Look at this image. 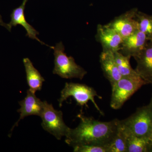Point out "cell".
<instances>
[{
  "mask_svg": "<svg viewBox=\"0 0 152 152\" xmlns=\"http://www.w3.org/2000/svg\"><path fill=\"white\" fill-rule=\"evenodd\" d=\"M77 117L80 124L75 129L70 128L66 137V142L73 148L81 145L108 146L118 132L120 120L117 119L100 121L82 113Z\"/></svg>",
  "mask_w": 152,
  "mask_h": 152,
  "instance_id": "6da1fadb",
  "label": "cell"
},
{
  "mask_svg": "<svg viewBox=\"0 0 152 152\" xmlns=\"http://www.w3.org/2000/svg\"><path fill=\"white\" fill-rule=\"evenodd\" d=\"M119 125L127 136L148 137L152 126V96L149 103L138 108L127 118L120 120Z\"/></svg>",
  "mask_w": 152,
  "mask_h": 152,
  "instance_id": "7a4b0ae2",
  "label": "cell"
},
{
  "mask_svg": "<svg viewBox=\"0 0 152 152\" xmlns=\"http://www.w3.org/2000/svg\"><path fill=\"white\" fill-rule=\"evenodd\" d=\"M53 50L55 57L53 73L64 79L83 78L87 71L77 64L72 57L67 56L61 42L56 44Z\"/></svg>",
  "mask_w": 152,
  "mask_h": 152,
  "instance_id": "3957f363",
  "label": "cell"
},
{
  "mask_svg": "<svg viewBox=\"0 0 152 152\" xmlns=\"http://www.w3.org/2000/svg\"><path fill=\"white\" fill-rule=\"evenodd\" d=\"M70 97H73L77 104L82 107L84 106L88 107V103L89 101H91L99 113L102 115H104L95 100V97H98L100 99L102 97L92 87L83 84L66 83L64 88L61 91V97L58 99L60 107L62 106L63 103Z\"/></svg>",
  "mask_w": 152,
  "mask_h": 152,
  "instance_id": "277c9868",
  "label": "cell"
},
{
  "mask_svg": "<svg viewBox=\"0 0 152 152\" xmlns=\"http://www.w3.org/2000/svg\"><path fill=\"white\" fill-rule=\"evenodd\" d=\"M146 84L147 83L140 76L122 77L112 86L111 107L114 110L121 108L131 96Z\"/></svg>",
  "mask_w": 152,
  "mask_h": 152,
  "instance_id": "5b68a950",
  "label": "cell"
},
{
  "mask_svg": "<svg viewBox=\"0 0 152 152\" xmlns=\"http://www.w3.org/2000/svg\"><path fill=\"white\" fill-rule=\"evenodd\" d=\"M40 117L42 121L43 129L57 140H61L62 137L67 135L70 128L65 124L62 112L55 110L52 104L44 101L43 110Z\"/></svg>",
  "mask_w": 152,
  "mask_h": 152,
  "instance_id": "8992f818",
  "label": "cell"
},
{
  "mask_svg": "<svg viewBox=\"0 0 152 152\" xmlns=\"http://www.w3.org/2000/svg\"><path fill=\"white\" fill-rule=\"evenodd\" d=\"M96 39L100 43L103 52L114 53L119 51L123 38L115 30L107 24H99Z\"/></svg>",
  "mask_w": 152,
  "mask_h": 152,
  "instance_id": "52a82bcc",
  "label": "cell"
},
{
  "mask_svg": "<svg viewBox=\"0 0 152 152\" xmlns=\"http://www.w3.org/2000/svg\"><path fill=\"white\" fill-rule=\"evenodd\" d=\"M138 11L137 8L131 9L115 18L107 25L124 39L138 30V23L136 18Z\"/></svg>",
  "mask_w": 152,
  "mask_h": 152,
  "instance_id": "ba28073f",
  "label": "cell"
},
{
  "mask_svg": "<svg viewBox=\"0 0 152 152\" xmlns=\"http://www.w3.org/2000/svg\"><path fill=\"white\" fill-rule=\"evenodd\" d=\"M148 41L144 33L137 30L124 39L119 52L124 56L134 58L142 51Z\"/></svg>",
  "mask_w": 152,
  "mask_h": 152,
  "instance_id": "9c48e42d",
  "label": "cell"
},
{
  "mask_svg": "<svg viewBox=\"0 0 152 152\" xmlns=\"http://www.w3.org/2000/svg\"><path fill=\"white\" fill-rule=\"evenodd\" d=\"M134 58L137 63L136 72L147 84H152V40L148 41L142 51Z\"/></svg>",
  "mask_w": 152,
  "mask_h": 152,
  "instance_id": "30bf717a",
  "label": "cell"
},
{
  "mask_svg": "<svg viewBox=\"0 0 152 152\" xmlns=\"http://www.w3.org/2000/svg\"><path fill=\"white\" fill-rule=\"evenodd\" d=\"M19 103L21 106L20 108L18 110V112L20 114V118L13 126L12 131L15 126H18L19 122L25 117L33 115L41 117L43 110L44 102H42L36 96L35 94L29 89L27 91L26 97L20 101Z\"/></svg>",
  "mask_w": 152,
  "mask_h": 152,
  "instance_id": "8fae6325",
  "label": "cell"
},
{
  "mask_svg": "<svg viewBox=\"0 0 152 152\" xmlns=\"http://www.w3.org/2000/svg\"><path fill=\"white\" fill-rule=\"evenodd\" d=\"M28 1V0H23L20 7L14 9L13 10L11 15L10 22L8 24L10 29L9 31H11L12 27H15L18 25H21L26 31V36L29 38L35 39L39 42L42 45H45L50 47L51 49H53L54 47L50 46L48 45H47L37 37V36L39 35V33L27 21L25 17L24 12L26 5Z\"/></svg>",
  "mask_w": 152,
  "mask_h": 152,
  "instance_id": "7c38bea8",
  "label": "cell"
},
{
  "mask_svg": "<svg viewBox=\"0 0 152 152\" xmlns=\"http://www.w3.org/2000/svg\"><path fill=\"white\" fill-rule=\"evenodd\" d=\"M100 62L104 75L112 86L122 77L117 66L113 53L102 52Z\"/></svg>",
  "mask_w": 152,
  "mask_h": 152,
  "instance_id": "4fadbf2b",
  "label": "cell"
},
{
  "mask_svg": "<svg viewBox=\"0 0 152 152\" xmlns=\"http://www.w3.org/2000/svg\"><path fill=\"white\" fill-rule=\"evenodd\" d=\"M24 65L27 81L29 87L31 91L35 94L37 91L42 89L43 83L45 79L41 75L39 72L33 65L32 63L28 58H25L23 59Z\"/></svg>",
  "mask_w": 152,
  "mask_h": 152,
  "instance_id": "5bb4252c",
  "label": "cell"
},
{
  "mask_svg": "<svg viewBox=\"0 0 152 152\" xmlns=\"http://www.w3.org/2000/svg\"><path fill=\"white\" fill-rule=\"evenodd\" d=\"M127 152H152V142L146 137L128 136Z\"/></svg>",
  "mask_w": 152,
  "mask_h": 152,
  "instance_id": "9a60e30c",
  "label": "cell"
},
{
  "mask_svg": "<svg viewBox=\"0 0 152 152\" xmlns=\"http://www.w3.org/2000/svg\"><path fill=\"white\" fill-rule=\"evenodd\" d=\"M117 66L121 75L122 77H136L140 76L131 66L130 60L131 57L124 56L118 51L114 53Z\"/></svg>",
  "mask_w": 152,
  "mask_h": 152,
  "instance_id": "2e32d148",
  "label": "cell"
},
{
  "mask_svg": "<svg viewBox=\"0 0 152 152\" xmlns=\"http://www.w3.org/2000/svg\"><path fill=\"white\" fill-rule=\"evenodd\" d=\"M127 136L119 126L116 135L109 145V152H127Z\"/></svg>",
  "mask_w": 152,
  "mask_h": 152,
  "instance_id": "e0dca14e",
  "label": "cell"
},
{
  "mask_svg": "<svg viewBox=\"0 0 152 152\" xmlns=\"http://www.w3.org/2000/svg\"><path fill=\"white\" fill-rule=\"evenodd\" d=\"M136 18L138 23V30L144 33L149 41L152 40V15L138 11Z\"/></svg>",
  "mask_w": 152,
  "mask_h": 152,
  "instance_id": "ac0fdd59",
  "label": "cell"
},
{
  "mask_svg": "<svg viewBox=\"0 0 152 152\" xmlns=\"http://www.w3.org/2000/svg\"><path fill=\"white\" fill-rule=\"evenodd\" d=\"M73 148L75 152H109L108 147L105 146H78Z\"/></svg>",
  "mask_w": 152,
  "mask_h": 152,
  "instance_id": "d6986e66",
  "label": "cell"
},
{
  "mask_svg": "<svg viewBox=\"0 0 152 152\" xmlns=\"http://www.w3.org/2000/svg\"><path fill=\"white\" fill-rule=\"evenodd\" d=\"M0 25H1L3 26L4 27L7 29L8 28L7 24L5 23L3 21L2 19V18L1 15H0Z\"/></svg>",
  "mask_w": 152,
  "mask_h": 152,
  "instance_id": "ffe728a7",
  "label": "cell"
},
{
  "mask_svg": "<svg viewBox=\"0 0 152 152\" xmlns=\"http://www.w3.org/2000/svg\"><path fill=\"white\" fill-rule=\"evenodd\" d=\"M148 137V138L150 139V140L152 142V126L149 136V137Z\"/></svg>",
  "mask_w": 152,
  "mask_h": 152,
  "instance_id": "44dd1931",
  "label": "cell"
}]
</instances>
